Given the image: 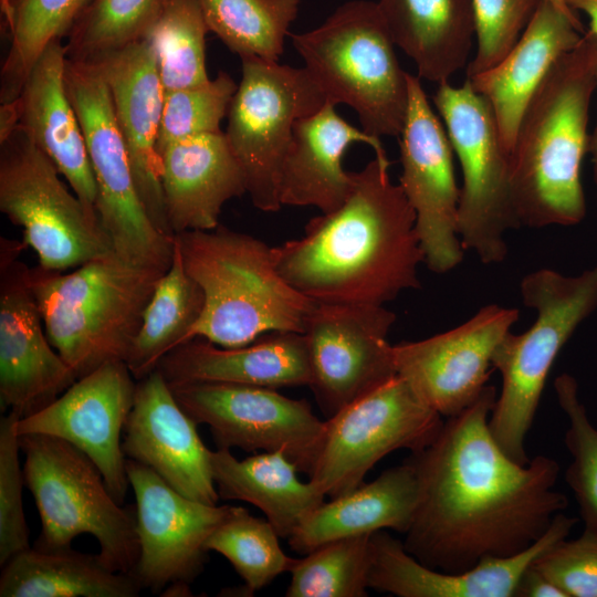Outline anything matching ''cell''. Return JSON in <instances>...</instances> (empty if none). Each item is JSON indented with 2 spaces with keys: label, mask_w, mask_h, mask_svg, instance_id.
I'll use <instances>...</instances> for the list:
<instances>
[{
  "label": "cell",
  "mask_w": 597,
  "mask_h": 597,
  "mask_svg": "<svg viewBox=\"0 0 597 597\" xmlns=\"http://www.w3.org/2000/svg\"><path fill=\"white\" fill-rule=\"evenodd\" d=\"M496 388L447 418L437 437L412 452L419 499L404 546L423 565L465 572L482 559L517 554L534 544L568 506L555 490L559 464L536 455L522 464L494 440L489 418Z\"/></svg>",
  "instance_id": "obj_1"
},
{
  "label": "cell",
  "mask_w": 597,
  "mask_h": 597,
  "mask_svg": "<svg viewBox=\"0 0 597 597\" xmlns=\"http://www.w3.org/2000/svg\"><path fill=\"white\" fill-rule=\"evenodd\" d=\"M353 179L338 209L312 218L300 238L272 247L274 264L313 302L385 305L420 287L425 255L416 213L376 158Z\"/></svg>",
  "instance_id": "obj_2"
},
{
  "label": "cell",
  "mask_w": 597,
  "mask_h": 597,
  "mask_svg": "<svg viewBox=\"0 0 597 597\" xmlns=\"http://www.w3.org/2000/svg\"><path fill=\"white\" fill-rule=\"evenodd\" d=\"M596 59L597 36L586 31L553 65L524 111L510 156L520 227H567L586 216L580 171L588 153Z\"/></svg>",
  "instance_id": "obj_3"
},
{
  "label": "cell",
  "mask_w": 597,
  "mask_h": 597,
  "mask_svg": "<svg viewBox=\"0 0 597 597\" xmlns=\"http://www.w3.org/2000/svg\"><path fill=\"white\" fill-rule=\"evenodd\" d=\"M187 273L205 294L187 342L200 337L239 347L275 331L303 333L315 304L277 272L272 247L218 224L172 235Z\"/></svg>",
  "instance_id": "obj_4"
},
{
  "label": "cell",
  "mask_w": 597,
  "mask_h": 597,
  "mask_svg": "<svg viewBox=\"0 0 597 597\" xmlns=\"http://www.w3.org/2000/svg\"><path fill=\"white\" fill-rule=\"evenodd\" d=\"M164 273L114 252L70 273L40 265L30 269L46 336L76 379L107 363H126Z\"/></svg>",
  "instance_id": "obj_5"
},
{
  "label": "cell",
  "mask_w": 597,
  "mask_h": 597,
  "mask_svg": "<svg viewBox=\"0 0 597 597\" xmlns=\"http://www.w3.org/2000/svg\"><path fill=\"white\" fill-rule=\"evenodd\" d=\"M520 293L536 318L521 334L510 331L494 350L492 367L500 373L502 387L489 428L510 458L526 464L531 459L525 439L551 368L576 328L597 308V265L572 276L538 269L522 279Z\"/></svg>",
  "instance_id": "obj_6"
},
{
  "label": "cell",
  "mask_w": 597,
  "mask_h": 597,
  "mask_svg": "<svg viewBox=\"0 0 597 597\" xmlns=\"http://www.w3.org/2000/svg\"><path fill=\"white\" fill-rule=\"evenodd\" d=\"M305 69L326 101L352 107L374 137H399L408 81L377 2L339 6L320 27L292 35Z\"/></svg>",
  "instance_id": "obj_7"
},
{
  "label": "cell",
  "mask_w": 597,
  "mask_h": 597,
  "mask_svg": "<svg viewBox=\"0 0 597 597\" xmlns=\"http://www.w3.org/2000/svg\"><path fill=\"white\" fill-rule=\"evenodd\" d=\"M20 437L24 483L41 519L34 547H71L81 534L100 545L112 569L132 574L139 556L136 511L122 507L94 462L70 442L44 434Z\"/></svg>",
  "instance_id": "obj_8"
},
{
  "label": "cell",
  "mask_w": 597,
  "mask_h": 597,
  "mask_svg": "<svg viewBox=\"0 0 597 597\" xmlns=\"http://www.w3.org/2000/svg\"><path fill=\"white\" fill-rule=\"evenodd\" d=\"M64 78L96 181L100 224L114 253L166 272L174 239L156 229L142 203L105 78L94 63L67 59Z\"/></svg>",
  "instance_id": "obj_9"
},
{
  "label": "cell",
  "mask_w": 597,
  "mask_h": 597,
  "mask_svg": "<svg viewBox=\"0 0 597 597\" xmlns=\"http://www.w3.org/2000/svg\"><path fill=\"white\" fill-rule=\"evenodd\" d=\"M462 170L458 232L482 263L507 255L506 232L520 228L511 192V161L489 102L467 78L438 84L432 97Z\"/></svg>",
  "instance_id": "obj_10"
},
{
  "label": "cell",
  "mask_w": 597,
  "mask_h": 597,
  "mask_svg": "<svg viewBox=\"0 0 597 597\" xmlns=\"http://www.w3.org/2000/svg\"><path fill=\"white\" fill-rule=\"evenodd\" d=\"M60 175L19 125L0 138V210L23 230L38 265L65 271L114 251Z\"/></svg>",
  "instance_id": "obj_11"
},
{
  "label": "cell",
  "mask_w": 597,
  "mask_h": 597,
  "mask_svg": "<svg viewBox=\"0 0 597 597\" xmlns=\"http://www.w3.org/2000/svg\"><path fill=\"white\" fill-rule=\"evenodd\" d=\"M242 76L228 111L226 137L255 208L275 212L280 176L294 124L321 109L326 97L305 67L243 57Z\"/></svg>",
  "instance_id": "obj_12"
},
{
  "label": "cell",
  "mask_w": 597,
  "mask_h": 597,
  "mask_svg": "<svg viewBox=\"0 0 597 597\" xmlns=\"http://www.w3.org/2000/svg\"><path fill=\"white\" fill-rule=\"evenodd\" d=\"M443 422L442 416L396 375L325 420L322 447L308 478L326 496L343 495L362 485L387 454L427 447Z\"/></svg>",
  "instance_id": "obj_13"
},
{
  "label": "cell",
  "mask_w": 597,
  "mask_h": 597,
  "mask_svg": "<svg viewBox=\"0 0 597 597\" xmlns=\"http://www.w3.org/2000/svg\"><path fill=\"white\" fill-rule=\"evenodd\" d=\"M179 406L207 425L218 449L283 452L300 472L311 475L318 457L325 421L304 399L274 388L230 383L169 384Z\"/></svg>",
  "instance_id": "obj_14"
},
{
  "label": "cell",
  "mask_w": 597,
  "mask_h": 597,
  "mask_svg": "<svg viewBox=\"0 0 597 597\" xmlns=\"http://www.w3.org/2000/svg\"><path fill=\"white\" fill-rule=\"evenodd\" d=\"M395 321L385 305L315 302L303 332L308 387L327 418L397 375L388 342Z\"/></svg>",
  "instance_id": "obj_15"
},
{
  "label": "cell",
  "mask_w": 597,
  "mask_h": 597,
  "mask_svg": "<svg viewBox=\"0 0 597 597\" xmlns=\"http://www.w3.org/2000/svg\"><path fill=\"white\" fill-rule=\"evenodd\" d=\"M408 108L399 138V186L416 213V230L427 268L438 274L458 266L464 248L458 232L460 188L453 149L433 112L420 77L407 73Z\"/></svg>",
  "instance_id": "obj_16"
},
{
  "label": "cell",
  "mask_w": 597,
  "mask_h": 597,
  "mask_svg": "<svg viewBox=\"0 0 597 597\" xmlns=\"http://www.w3.org/2000/svg\"><path fill=\"white\" fill-rule=\"evenodd\" d=\"M136 499L138 561L132 572L142 588L157 594L190 595L189 584L201 573L206 541L232 505H210L189 499L150 468L126 459Z\"/></svg>",
  "instance_id": "obj_17"
},
{
  "label": "cell",
  "mask_w": 597,
  "mask_h": 597,
  "mask_svg": "<svg viewBox=\"0 0 597 597\" xmlns=\"http://www.w3.org/2000/svg\"><path fill=\"white\" fill-rule=\"evenodd\" d=\"M25 242L0 239V401L20 418L62 395L76 377L51 345L19 259Z\"/></svg>",
  "instance_id": "obj_18"
},
{
  "label": "cell",
  "mask_w": 597,
  "mask_h": 597,
  "mask_svg": "<svg viewBox=\"0 0 597 597\" xmlns=\"http://www.w3.org/2000/svg\"><path fill=\"white\" fill-rule=\"evenodd\" d=\"M135 380L125 362L107 363L76 379L48 406L20 418L18 434L70 442L94 462L122 503L129 482L121 438L134 405Z\"/></svg>",
  "instance_id": "obj_19"
},
{
  "label": "cell",
  "mask_w": 597,
  "mask_h": 597,
  "mask_svg": "<svg viewBox=\"0 0 597 597\" xmlns=\"http://www.w3.org/2000/svg\"><path fill=\"white\" fill-rule=\"evenodd\" d=\"M519 316L516 308L490 304L444 333L396 344L397 375L440 416L453 417L486 387L494 350Z\"/></svg>",
  "instance_id": "obj_20"
},
{
  "label": "cell",
  "mask_w": 597,
  "mask_h": 597,
  "mask_svg": "<svg viewBox=\"0 0 597 597\" xmlns=\"http://www.w3.org/2000/svg\"><path fill=\"white\" fill-rule=\"evenodd\" d=\"M197 426L155 369L136 384L122 447L128 459L150 468L182 495L216 505L220 496L211 471V451Z\"/></svg>",
  "instance_id": "obj_21"
},
{
  "label": "cell",
  "mask_w": 597,
  "mask_h": 597,
  "mask_svg": "<svg viewBox=\"0 0 597 597\" xmlns=\"http://www.w3.org/2000/svg\"><path fill=\"white\" fill-rule=\"evenodd\" d=\"M87 62L98 67L109 88L142 203L156 229L172 237L156 148L165 90L151 48L143 38Z\"/></svg>",
  "instance_id": "obj_22"
},
{
  "label": "cell",
  "mask_w": 597,
  "mask_h": 597,
  "mask_svg": "<svg viewBox=\"0 0 597 597\" xmlns=\"http://www.w3.org/2000/svg\"><path fill=\"white\" fill-rule=\"evenodd\" d=\"M563 512L528 548L500 558H485L457 574L432 569L409 554L387 530L374 533L368 586L398 597H515L520 580L546 549L567 538L577 523Z\"/></svg>",
  "instance_id": "obj_23"
},
{
  "label": "cell",
  "mask_w": 597,
  "mask_h": 597,
  "mask_svg": "<svg viewBox=\"0 0 597 597\" xmlns=\"http://www.w3.org/2000/svg\"><path fill=\"white\" fill-rule=\"evenodd\" d=\"M65 64L61 40L51 42L34 62L15 100L18 125L54 163L87 212L98 220L96 181L82 127L66 92Z\"/></svg>",
  "instance_id": "obj_24"
},
{
  "label": "cell",
  "mask_w": 597,
  "mask_h": 597,
  "mask_svg": "<svg viewBox=\"0 0 597 597\" xmlns=\"http://www.w3.org/2000/svg\"><path fill=\"white\" fill-rule=\"evenodd\" d=\"M335 106L327 102L294 124L281 168L282 206H311L322 213L338 209L353 187V172L343 167L345 151L353 143L369 145L375 158L390 167L380 139L347 123Z\"/></svg>",
  "instance_id": "obj_25"
},
{
  "label": "cell",
  "mask_w": 597,
  "mask_h": 597,
  "mask_svg": "<svg viewBox=\"0 0 597 597\" xmlns=\"http://www.w3.org/2000/svg\"><path fill=\"white\" fill-rule=\"evenodd\" d=\"M585 29L541 0L520 39L492 69L468 78L490 104L502 143L512 153L526 106L553 65L582 40Z\"/></svg>",
  "instance_id": "obj_26"
},
{
  "label": "cell",
  "mask_w": 597,
  "mask_h": 597,
  "mask_svg": "<svg viewBox=\"0 0 597 597\" xmlns=\"http://www.w3.org/2000/svg\"><path fill=\"white\" fill-rule=\"evenodd\" d=\"M156 369L168 384L230 383L269 388L310 386L305 335L275 331L239 347L192 338L165 355Z\"/></svg>",
  "instance_id": "obj_27"
},
{
  "label": "cell",
  "mask_w": 597,
  "mask_h": 597,
  "mask_svg": "<svg viewBox=\"0 0 597 597\" xmlns=\"http://www.w3.org/2000/svg\"><path fill=\"white\" fill-rule=\"evenodd\" d=\"M158 156L172 234L216 228L223 205L247 193L240 165L221 130L170 143Z\"/></svg>",
  "instance_id": "obj_28"
},
{
  "label": "cell",
  "mask_w": 597,
  "mask_h": 597,
  "mask_svg": "<svg viewBox=\"0 0 597 597\" xmlns=\"http://www.w3.org/2000/svg\"><path fill=\"white\" fill-rule=\"evenodd\" d=\"M419 484L413 464L389 468L369 483L323 502L308 513L287 538L305 555L338 538L370 535L381 530L406 534L418 504Z\"/></svg>",
  "instance_id": "obj_29"
},
{
  "label": "cell",
  "mask_w": 597,
  "mask_h": 597,
  "mask_svg": "<svg viewBox=\"0 0 597 597\" xmlns=\"http://www.w3.org/2000/svg\"><path fill=\"white\" fill-rule=\"evenodd\" d=\"M396 46L416 64L418 76L449 82L469 63L474 38L471 0H379Z\"/></svg>",
  "instance_id": "obj_30"
},
{
  "label": "cell",
  "mask_w": 597,
  "mask_h": 597,
  "mask_svg": "<svg viewBox=\"0 0 597 597\" xmlns=\"http://www.w3.org/2000/svg\"><path fill=\"white\" fill-rule=\"evenodd\" d=\"M219 496L259 507L280 537L289 538L303 519L325 502V493L308 480L298 479V468L283 452H262L237 459L228 449L210 454Z\"/></svg>",
  "instance_id": "obj_31"
},
{
  "label": "cell",
  "mask_w": 597,
  "mask_h": 597,
  "mask_svg": "<svg viewBox=\"0 0 597 597\" xmlns=\"http://www.w3.org/2000/svg\"><path fill=\"white\" fill-rule=\"evenodd\" d=\"M140 590L132 574L72 547H29L2 565L0 576L1 597H136Z\"/></svg>",
  "instance_id": "obj_32"
},
{
  "label": "cell",
  "mask_w": 597,
  "mask_h": 597,
  "mask_svg": "<svg viewBox=\"0 0 597 597\" xmlns=\"http://www.w3.org/2000/svg\"><path fill=\"white\" fill-rule=\"evenodd\" d=\"M203 306V291L187 273L174 241L171 265L156 285L126 360L136 381L155 370L165 355L187 342Z\"/></svg>",
  "instance_id": "obj_33"
},
{
  "label": "cell",
  "mask_w": 597,
  "mask_h": 597,
  "mask_svg": "<svg viewBox=\"0 0 597 597\" xmlns=\"http://www.w3.org/2000/svg\"><path fill=\"white\" fill-rule=\"evenodd\" d=\"M210 32L240 59L279 61L301 0H199Z\"/></svg>",
  "instance_id": "obj_34"
},
{
  "label": "cell",
  "mask_w": 597,
  "mask_h": 597,
  "mask_svg": "<svg viewBox=\"0 0 597 597\" xmlns=\"http://www.w3.org/2000/svg\"><path fill=\"white\" fill-rule=\"evenodd\" d=\"M93 0H18L7 17L11 45L1 71V104L18 98L34 62L67 36Z\"/></svg>",
  "instance_id": "obj_35"
},
{
  "label": "cell",
  "mask_w": 597,
  "mask_h": 597,
  "mask_svg": "<svg viewBox=\"0 0 597 597\" xmlns=\"http://www.w3.org/2000/svg\"><path fill=\"white\" fill-rule=\"evenodd\" d=\"M207 32L199 0H166L144 36L154 53L165 92L210 80L206 67Z\"/></svg>",
  "instance_id": "obj_36"
},
{
  "label": "cell",
  "mask_w": 597,
  "mask_h": 597,
  "mask_svg": "<svg viewBox=\"0 0 597 597\" xmlns=\"http://www.w3.org/2000/svg\"><path fill=\"white\" fill-rule=\"evenodd\" d=\"M280 535L265 519L242 506H231L227 517L213 530L205 547L224 556L254 593L279 575L289 572L295 561L282 549Z\"/></svg>",
  "instance_id": "obj_37"
},
{
  "label": "cell",
  "mask_w": 597,
  "mask_h": 597,
  "mask_svg": "<svg viewBox=\"0 0 597 597\" xmlns=\"http://www.w3.org/2000/svg\"><path fill=\"white\" fill-rule=\"evenodd\" d=\"M370 535L338 538L295 558L287 597H365L371 564Z\"/></svg>",
  "instance_id": "obj_38"
},
{
  "label": "cell",
  "mask_w": 597,
  "mask_h": 597,
  "mask_svg": "<svg viewBox=\"0 0 597 597\" xmlns=\"http://www.w3.org/2000/svg\"><path fill=\"white\" fill-rule=\"evenodd\" d=\"M166 0H93L67 34V60L87 62L142 40Z\"/></svg>",
  "instance_id": "obj_39"
},
{
  "label": "cell",
  "mask_w": 597,
  "mask_h": 597,
  "mask_svg": "<svg viewBox=\"0 0 597 597\" xmlns=\"http://www.w3.org/2000/svg\"><path fill=\"white\" fill-rule=\"evenodd\" d=\"M558 405L568 420L565 446L572 461L565 481L572 490L585 527L597 533V428L578 396L576 379L569 374L554 381Z\"/></svg>",
  "instance_id": "obj_40"
},
{
  "label": "cell",
  "mask_w": 597,
  "mask_h": 597,
  "mask_svg": "<svg viewBox=\"0 0 597 597\" xmlns=\"http://www.w3.org/2000/svg\"><path fill=\"white\" fill-rule=\"evenodd\" d=\"M238 84L226 72L206 83L165 92L157 153L176 140L220 130Z\"/></svg>",
  "instance_id": "obj_41"
},
{
  "label": "cell",
  "mask_w": 597,
  "mask_h": 597,
  "mask_svg": "<svg viewBox=\"0 0 597 597\" xmlns=\"http://www.w3.org/2000/svg\"><path fill=\"white\" fill-rule=\"evenodd\" d=\"M541 0H471L476 51L467 78L485 72L515 45Z\"/></svg>",
  "instance_id": "obj_42"
},
{
  "label": "cell",
  "mask_w": 597,
  "mask_h": 597,
  "mask_svg": "<svg viewBox=\"0 0 597 597\" xmlns=\"http://www.w3.org/2000/svg\"><path fill=\"white\" fill-rule=\"evenodd\" d=\"M20 417L9 411L0 420V565L28 549L29 528L24 517L22 488L23 469L20 468V437L17 426Z\"/></svg>",
  "instance_id": "obj_43"
},
{
  "label": "cell",
  "mask_w": 597,
  "mask_h": 597,
  "mask_svg": "<svg viewBox=\"0 0 597 597\" xmlns=\"http://www.w3.org/2000/svg\"><path fill=\"white\" fill-rule=\"evenodd\" d=\"M532 566L567 597H597V533L584 528L575 540L559 541Z\"/></svg>",
  "instance_id": "obj_44"
},
{
  "label": "cell",
  "mask_w": 597,
  "mask_h": 597,
  "mask_svg": "<svg viewBox=\"0 0 597 597\" xmlns=\"http://www.w3.org/2000/svg\"><path fill=\"white\" fill-rule=\"evenodd\" d=\"M533 564V563H532ZM515 597H567L566 594L532 565L523 574Z\"/></svg>",
  "instance_id": "obj_45"
},
{
  "label": "cell",
  "mask_w": 597,
  "mask_h": 597,
  "mask_svg": "<svg viewBox=\"0 0 597 597\" xmlns=\"http://www.w3.org/2000/svg\"><path fill=\"white\" fill-rule=\"evenodd\" d=\"M574 12H583L588 18V32L597 36V0H565Z\"/></svg>",
  "instance_id": "obj_46"
},
{
  "label": "cell",
  "mask_w": 597,
  "mask_h": 597,
  "mask_svg": "<svg viewBox=\"0 0 597 597\" xmlns=\"http://www.w3.org/2000/svg\"><path fill=\"white\" fill-rule=\"evenodd\" d=\"M596 93H597V59L595 66ZM588 153L591 155L594 180L597 188V122L591 135H589Z\"/></svg>",
  "instance_id": "obj_47"
},
{
  "label": "cell",
  "mask_w": 597,
  "mask_h": 597,
  "mask_svg": "<svg viewBox=\"0 0 597 597\" xmlns=\"http://www.w3.org/2000/svg\"><path fill=\"white\" fill-rule=\"evenodd\" d=\"M547 2H549L551 4H553L555 8H557L558 10H561L563 13H565L566 15H568L569 18L576 20V21H579L580 22V19L578 18L577 13L574 12L568 6L567 3L565 2V0H545Z\"/></svg>",
  "instance_id": "obj_48"
},
{
  "label": "cell",
  "mask_w": 597,
  "mask_h": 597,
  "mask_svg": "<svg viewBox=\"0 0 597 597\" xmlns=\"http://www.w3.org/2000/svg\"><path fill=\"white\" fill-rule=\"evenodd\" d=\"M17 1L18 0H2V7L4 10L6 18L9 15V13L11 12Z\"/></svg>",
  "instance_id": "obj_49"
}]
</instances>
